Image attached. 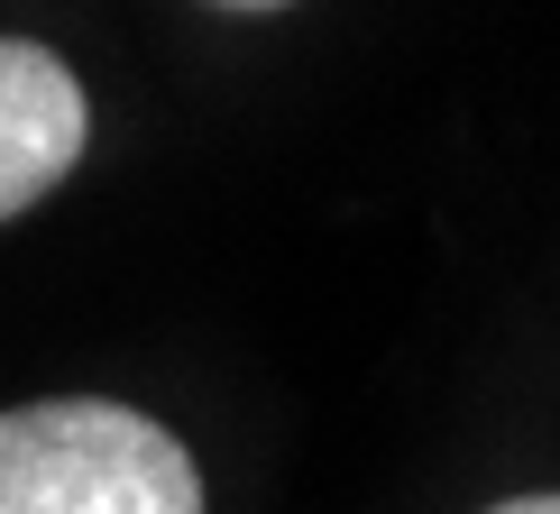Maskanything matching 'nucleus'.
Wrapping results in <instances>:
<instances>
[{"label":"nucleus","instance_id":"nucleus-4","mask_svg":"<svg viewBox=\"0 0 560 514\" xmlns=\"http://www.w3.org/2000/svg\"><path fill=\"white\" fill-rule=\"evenodd\" d=\"M221 10H285V0H221Z\"/></svg>","mask_w":560,"mask_h":514},{"label":"nucleus","instance_id":"nucleus-1","mask_svg":"<svg viewBox=\"0 0 560 514\" xmlns=\"http://www.w3.org/2000/svg\"><path fill=\"white\" fill-rule=\"evenodd\" d=\"M0 514H202L194 451L102 395L0 413Z\"/></svg>","mask_w":560,"mask_h":514},{"label":"nucleus","instance_id":"nucleus-3","mask_svg":"<svg viewBox=\"0 0 560 514\" xmlns=\"http://www.w3.org/2000/svg\"><path fill=\"white\" fill-rule=\"evenodd\" d=\"M497 514H560V497H505Z\"/></svg>","mask_w":560,"mask_h":514},{"label":"nucleus","instance_id":"nucleus-2","mask_svg":"<svg viewBox=\"0 0 560 514\" xmlns=\"http://www.w3.org/2000/svg\"><path fill=\"white\" fill-rule=\"evenodd\" d=\"M83 138H92V102L74 65L28 37H0V221L56 194L74 175Z\"/></svg>","mask_w":560,"mask_h":514}]
</instances>
